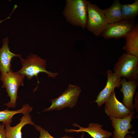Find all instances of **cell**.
I'll return each instance as SVG.
<instances>
[{
    "label": "cell",
    "mask_w": 138,
    "mask_h": 138,
    "mask_svg": "<svg viewBox=\"0 0 138 138\" xmlns=\"http://www.w3.org/2000/svg\"><path fill=\"white\" fill-rule=\"evenodd\" d=\"M86 0H66L63 14L72 25L83 29L86 28L87 19Z\"/></svg>",
    "instance_id": "obj_1"
},
{
    "label": "cell",
    "mask_w": 138,
    "mask_h": 138,
    "mask_svg": "<svg viewBox=\"0 0 138 138\" xmlns=\"http://www.w3.org/2000/svg\"><path fill=\"white\" fill-rule=\"evenodd\" d=\"M26 59L20 58L22 65L21 68L17 72L26 76L28 79H30L34 76L38 80L37 76L41 72L47 73L49 77L55 78L58 75V73H53L48 71L46 69V60L38 56L37 55L31 53L27 56ZM38 84L39 82L38 81Z\"/></svg>",
    "instance_id": "obj_2"
},
{
    "label": "cell",
    "mask_w": 138,
    "mask_h": 138,
    "mask_svg": "<svg viewBox=\"0 0 138 138\" xmlns=\"http://www.w3.org/2000/svg\"><path fill=\"white\" fill-rule=\"evenodd\" d=\"M138 57L124 53L115 64L113 70L119 77L127 79L128 81L138 80Z\"/></svg>",
    "instance_id": "obj_3"
},
{
    "label": "cell",
    "mask_w": 138,
    "mask_h": 138,
    "mask_svg": "<svg viewBox=\"0 0 138 138\" xmlns=\"http://www.w3.org/2000/svg\"><path fill=\"white\" fill-rule=\"evenodd\" d=\"M25 76L13 71L11 68L7 73H1V79L3 82L2 87L6 89L10 101L4 104L8 108H15L18 99L17 92L19 87L24 85Z\"/></svg>",
    "instance_id": "obj_4"
},
{
    "label": "cell",
    "mask_w": 138,
    "mask_h": 138,
    "mask_svg": "<svg viewBox=\"0 0 138 138\" xmlns=\"http://www.w3.org/2000/svg\"><path fill=\"white\" fill-rule=\"evenodd\" d=\"M81 91V87L79 86L70 85L58 97L50 100L51 105L49 107L44 109L42 112L60 111L67 107L72 108L76 105Z\"/></svg>",
    "instance_id": "obj_5"
},
{
    "label": "cell",
    "mask_w": 138,
    "mask_h": 138,
    "mask_svg": "<svg viewBox=\"0 0 138 138\" xmlns=\"http://www.w3.org/2000/svg\"><path fill=\"white\" fill-rule=\"evenodd\" d=\"M87 19L86 28L96 36H101L108 24L102 9L96 4L87 1Z\"/></svg>",
    "instance_id": "obj_6"
},
{
    "label": "cell",
    "mask_w": 138,
    "mask_h": 138,
    "mask_svg": "<svg viewBox=\"0 0 138 138\" xmlns=\"http://www.w3.org/2000/svg\"><path fill=\"white\" fill-rule=\"evenodd\" d=\"M134 20H123L106 25L101 35L105 39L119 38L124 37L135 25Z\"/></svg>",
    "instance_id": "obj_7"
},
{
    "label": "cell",
    "mask_w": 138,
    "mask_h": 138,
    "mask_svg": "<svg viewBox=\"0 0 138 138\" xmlns=\"http://www.w3.org/2000/svg\"><path fill=\"white\" fill-rule=\"evenodd\" d=\"M135 113L133 111L128 116L121 119L109 117L111 125L114 129L112 133V138H124L129 133L134 134L135 133L134 131H129L133 128V125L131 124V122L135 118Z\"/></svg>",
    "instance_id": "obj_8"
},
{
    "label": "cell",
    "mask_w": 138,
    "mask_h": 138,
    "mask_svg": "<svg viewBox=\"0 0 138 138\" xmlns=\"http://www.w3.org/2000/svg\"><path fill=\"white\" fill-rule=\"evenodd\" d=\"M105 103V111L109 117L123 118L128 116L132 111L128 109L117 99L114 90L111 93L109 98Z\"/></svg>",
    "instance_id": "obj_9"
},
{
    "label": "cell",
    "mask_w": 138,
    "mask_h": 138,
    "mask_svg": "<svg viewBox=\"0 0 138 138\" xmlns=\"http://www.w3.org/2000/svg\"><path fill=\"white\" fill-rule=\"evenodd\" d=\"M107 80L105 88L100 91L97 99L93 101L97 103L98 107H101L109 98L112 92L115 88H119L121 85L120 78L112 70H108L107 72Z\"/></svg>",
    "instance_id": "obj_10"
},
{
    "label": "cell",
    "mask_w": 138,
    "mask_h": 138,
    "mask_svg": "<svg viewBox=\"0 0 138 138\" xmlns=\"http://www.w3.org/2000/svg\"><path fill=\"white\" fill-rule=\"evenodd\" d=\"M73 125L78 128V130L73 129H65V132L67 133L86 132L93 138H110L112 135V133L103 129V125L97 123H90L87 127L80 126L76 123H73Z\"/></svg>",
    "instance_id": "obj_11"
},
{
    "label": "cell",
    "mask_w": 138,
    "mask_h": 138,
    "mask_svg": "<svg viewBox=\"0 0 138 138\" xmlns=\"http://www.w3.org/2000/svg\"><path fill=\"white\" fill-rule=\"evenodd\" d=\"M120 82L122 85L120 91L123 94V104L130 110L134 111L133 98L138 85V80L127 81L126 78L122 77L120 78Z\"/></svg>",
    "instance_id": "obj_12"
},
{
    "label": "cell",
    "mask_w": 138,
    "mask_h": 138,
    "mask_svg": "<svg viewBox=\"0 0 138 138\" xmlns=\"http://www.w3.org/2000/svg\"><path fill=\"white\" fill-rule=\"evenodd\" d=\"M3 45L0 48V71L1 73H7L11 69L12 59L14 57H21L20 54H15L9 50L8 46V38H4L3 40Z\"/></svg>",
    "instance_id": "obj_13"
},
{
    "label": "cell",
    "mask_w": 138,
    "mask_h": 138,
    "mask_svg": "<svg viewBox=\"0 0 138 138\" xmlns=\"http://www.w3.org/2000/svg\"><path fill=\"white\" fill-rule=\"evenodd\" d=\"M11 123L5 124V129L6 138H22L21 130L27 124H30L34 127L36 125L32 120L30 115H24L20 119V122L15 126L12 127Z\"/></svg>",
    "instance_id": "obj_14"
},
{
    "label": "cell",
    "mask_w": 138,
    "mask_h": 138,
    "mask_svg": "<svg viewBox=\"0 0 138 138\" xmlns=\"http://www.w3.org/2000/svg\"><path fill=\"white\" fill-rule=\"evenodd\" d=\"M123 38L126 42L123 49L126 53L138 57V25H135L132 30Z\"/></svg>",
    "instance_id": "obj_15"
},
{
    "label": "cell",
    "mask_w": 138,
    "mask_h": 138,
    "mask_svg": "<svg viewBox=\"0 0 138 138\" xmlns=\"http://www.w3.org/2000/svg\"><path fill=\"white\" fill-rule=\"evenodd\" d=\"M121 5L119 0H115L109 7L105 9H102L108 24H113L122 20Z\"/></svg>",
    "instance_id": "obj_16"
},
{
    "label": "cell",
    "mask_w": 138,
    "mask_h": 138,
    "mask_svg": "<svg viewBox=\"0 0 138 138\" xmlns=\"http://www.w3.org/2000/svg\"><path fill=\"white\" fill-rule=\"evenodd\" d=\"M33 107H30L29 105L27 103L24 105L22 108L16 110H10L7 109L4 110L0 111V122L5 124L11 123L13 116L18 113H22L24 115L28 114L32 110Z\"/></svg>",
    "instance_id": "obj_17"
},
{
    "label": "cell",
    "mask_w": 138,
    "mask_h": 138,
    "mask_svg": "<svg viewBox=\"0 0 138 138\" xmlns=\"http://www.w3.org/2000/svg\"><path fill=\"white\" fill-rule=\"evenodd\" d=\"M121 11L122 20H134L138 14V0L131 4H122Z\"/></svg>",
    "instance_id": "obj_18"
},
{
    "label": "cell",
    "mask_w": 138,
    "mask_h": 138,
    "mask_svg": "<svg viewBox=\"0 0 138 138\" xmlns=\"http://www.w3.org/2000/svg\"><path fill=\"white\" fill-rule=\"evenodd\" d=\"M36 129L40 132V136L39 137L35 138H55L51 135L48 131L45 130L40 126L36 125ZM60 138H76L75 137L65 135L64 136Z\"/></svg>",
    "instance_id": "obj_19"
},
{
    "label": "cell",
    "mask_w": 138,
    "mask_h": 138,
    "mask_svg": "<svg viewBox=\"0 0 138 138\" xmlns=\"http://www.w3.org/2000/svg\"><path fill=\"white\" fill-rule=\"evenodd\" d=\"M0 138H6L5 124L4 123H0Z\"/></svg>",
    "instance_id": "obj_20"
},
{
    "label": "cell",
    "mask_w": 138,
    "mask_h": 138,
    "mask_svg": "<svg viewBox=\"0 0 138 138\" xmlns=\"http://www.w3.org/2000/svg\"><path fill=\"white\" fill-rule=\"evenodd\" d=\"M138 92H137L135 96V97L134 98V100L135 102V104L134 105V109L136 110L137 112H138Z\"/></svg>",
    "instance_id": "obj_21"
},
{
    "label": "cell",
    "mask_w": 138,
    "mask_h": 138,
    "mask_svg": "<svg viewBox=\"0 0 138 138\" xmlns=\"http://www.w3.org/2000/svg\"><path fill=\"white\" fill-rule=\"evenodd\" d=\"M124 138H134L129 134H128L125 136Z\"/></svg>",
    "instance_id": "obj_22"
},
{
    "label": "cell",
    "mask_w": 138,
    "mask_h": 138,
    "mask_svg": "<svg viewBox=\"0 0 138 138\" xmlns=\"http://www.w3.org/2000/svg\"><path fill=\"white\" fill-rule=\"evenodd\" d=\"M84 132H82V135L80 138H84Z\"/></svg>",
    "instance_id": "obj_23"
}]
</instances>
